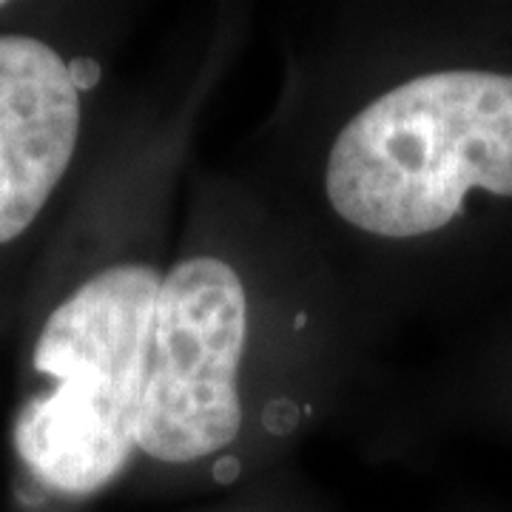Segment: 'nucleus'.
I'll return each mask as SVG.
<instances>
[{
  "instance_id": "20e7f679",
  "label": "nucleus",
  "mask_w": 512,
  "mask_h": 512,
  "mask_svg": "<svg viewBox=\"0 0 512 512\" xmlns=\"http://www.w3.org/2000/svg\"><path fill=\"white\" fill-rule=\"evenodd\" d=\"M103 66L0 32V248L32 231L72 171Z\"/></svg>"
},
{
  "instance_id": "f03ea898",
  "label": "nucleus",
  "mask_w": 512,
  "mask_h": 512,
  "mask_svg": "<svg viewBox=\"0 0 512 512\" xmlns=\"http://www.w3.org/2000/svg\"><path fill=\"white\" fill-rule=\"evenodd\" d=\"M311 168L328 231L467 285L512 239V6L419 15L330 117Z\"/></svg>"
},
{
  "instance_id": "7ed1b4c3",
  "label": "nucleus",
  "mask_w": 512,
  "mask_h": 512,
  "mask_svg": "<svg viewBox=\"0 0 512 512\" xmlns=\"http://www.w3.org/2000/svg\"><path fill=\"white\" fill-rule=\"evenodd\" d=\"M185 131L151 174L117 251L66 288L32 345V390L15 416L26 512L80 507L137 464L151 325L174 254Z\"/></svg>"
},
{
  "instance_id": "0eeeda50",
  "label": "nucleus",
  "mask_w": 512,
  "mask_h": 512,
  "mask_svg": "<svg viewBox=\"0 0 512 512\" xmlns=\"http://www.w3.org/2000/svg\"><path fill=\"white\" fill-rule=\"evenodd\" d=\"M0 9H3V3H0Z\"/></svg>"
},
{
  "instance_id": "39448f33",
  "label": "nucleus",
  "mask_w": 512,
  "mask_h": 512,
  "mask_svg": "<svg viewBox=\"0 0 512 512\" xmlns=\"http://www.w3.org/2000/svg\"><path fill=\"white\" fill-rule=\"evenodd\" d=\"M450 402L464 421L493 427L512 439V311L473 353Z\"/></svg>"
},
{
  "instance_id": "f257e3e1",
  "label": "nucleus",
  "mask_w": 512,
  "mask_h": 512,
  "mask_svg": "<svg viewBox=\"0 0 512 512\" xmlns=\"http://www.w3.org/2000/svg\"><path fill=\"white\" fill-rule=\"evenodd\" d=\"M348 325L336 265L299 214L197 185L157 296L134 470L202 490L271 467L336 399Z\"/></svg>"
},
{
  "instance_id": "423d86ee",
  "label": "nucleus",
  "mask_w": 512,
  "mask_h": 512,
  "mask_svg": "<svg viewBox=\"0 0 512 512\" xmlns=\"http://www.w3.org/2000/svg\"><path fill=\"white\" fill-rule=\"evenodd\" d=\"M211 512H271V510H259V507H234V510H211Z\"/></svg>"
}]
</instances>
